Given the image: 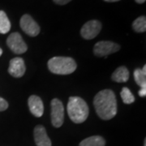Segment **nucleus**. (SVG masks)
Here are the masks:
<instances>
[{
	"label": "nucleus",
	"mask_w": 146,
	"mask_h": 146,
	"mask_svg": "<svg viewBox=\"0 0 146 146\" xmlns=\"http://www.w3.org/2000/svg\"><path fill=\"white\" fill-rule=\"evenodd\" d=\"M95 110L102 119L110 120L117 114V100L115 94L110 89L100 91L94 99Z\"/></svg>",
	"instance_id": "1"
},
{
	"label": "nucleus",
	"mask_w": 146,
	"mask_h": 146,
	"mask_svg": "<svg viewBox=\"0 0 146 146\" xmlns=\"http://www.w3.org/2000/svg\"><path fill=\"white\" fill-rule=\"evenodd\" d=\"M68 114L75 123H82L87 119L89 109L86 102L80 97H71L68 101Z\"/></svg>",
	"instance_id": "2"
},
{
	"label": "nucleus",
	"mask_w": 146,
	"mask_h": 146,
	"mask_svg": "<svg viewBox=\"0 0 146 146\" xmlns=\"http://www.w3.org/2000/svg\"><path fill=\"white\" fill-rule=\"evenodd\" d=\"M77 65L72 58L58 57L51 58L48 61V68L54 74L69 75L76 71Z\"/></svg>",
	"instance_id": "3"
},
{
	"label": "nucleus",
	"mask_w": 146,
	"mask_h": 146,
	"mask_svg": "<svg viewBox=\"0 0 146 146\" xmlns=\"http://www.w3.org/2000/svg\"><path fill=\"white\" fill-rule=\"evenodd\" d=\"M120 50V46L110 41H102L95 44L94 53L97 57H106Z\"/></svg>",
	"instance_id": "4"
},
{
	"label": "nucleus",
	"mask_w": 146,
	"mask_h": 146,
	"mask_svg": "<svg viewBox=\"0 0 146 146\" xmlns=\"http://www.w3.org/2000/svg\"><path fill=\"white\" fill-rule=\"evenodd\" d=\"M7 45L15 54H21L27 51L28 46L19 33H12L7 39Z\"/></svg>",
	"instance_id": "5"
},
{
	"label": "nucleus",
	"mask_w": 146,
	"mask_h": 146,
	"mask_svg": "<svg viewBox=\"0 0 146 146\" xmlns=\"http://www.w3.org/2000/svg\"><path fill=\"white\" fill-rule=\"evenodd\" d=\"M64 121V107L58 98L51 101V123L54 127H60Z\"/></svg>",
	"instance_id": "6"
},
{
	"label": "nucleus",
	"mask_w": 146,
	"mask_h": 146,
	"mask_svg": "<svg viewBox=\"0 0 146 146\" xmlns=\"http://www.w3.org/2000/svg\"><path fill=\"white\" fill-rule=\"evenodd\" d=\"M21 29L30 36H36L40 33V27L30 15L25 14L20 21Z\"/></svg>",
	"instance_id": "7"
},
{
	"label": "nucleus",
	"mask_w": 146,
	"mask_h": 146,
	"mask_svg": "<svg viewBox=\"0 0 146 146\" xmlns=\"http://www.w3.org/2000/svg\"><path fill=\"white\" fill-rule=\"evenodd\" d=\"M102 23L97 20H92L88 21L84 25L81 30L80 34L83 38L86 40H91L99 34L100 31L102 29Z\"/></svg>",
	"instance_id": "8"
},
{
	"label": "nucleus",
	"mask_w": 146,
	"mask_h": 146,
	"mask_svg": "<svg viewBox=\"0 0 146 146\" xmlns=\"http://www.w3.org/2000/svg\"><path fill=\"white\" fill-rule=\"evenodd\" d=\"M26 71L25 61L22 58H14L10 61L8 72L15 78L22 77Z\"/></svg>",
	"instance_id": "9"
},
{
	"label": "nucleus",
	"mask_w": 146,
	"mask_h": 146,
	"mask_svg": "<svg viewBox=\"0 0 146 146\" xmlns=\"http://www.w3.org/2000/svg\"><path fill=\"white\" fill-rule=\"evenodd\" d=\"M28 104L29 107V110L33 115L35 117L40 118L44 113V105L42 99L36 95H32L29 97Z\"/></svg>",
	"instance_id": "10"
},
{
	"label": "nucleus",
	"mask_w": 146,
	"mask_h": 146,
	"mask_svg": "<svg viewBox=\"0 0 146 146\" xmlns=\"http://www.w3.org/2000/svg\"><path fill=\"white\" fill-rule=\"evenodd\" d=\"M34 140L36 146H51V141L47 135L46 128L42 125L34 128Z\"/></svg>",
	"instance_id": "11"
},
{
	"label": "nucleus",
	"mask_w": 146,
	"mask_h": 146,
	"mask_svg": "<svg viewBox=\"0 0 146 146\" xmlns=\"http://www.w3.org/2000/svg\"><path fill=\"white\" fill-rule=\"evenodd\" d=\"M128 79L129 71L124 66H121L117 68L111 76V80L117 83H125L128 80Z\"/></svg>",
	"instance_id": "12"
},
{
	"label": "nucleus",
	"mask_w": 146,
	"mask_h": 146,
	"mask_svg": "<svg viewBox=\"0 0 146 146\" xmlns=\"http://www.w3.org/2000/svg\"><path fill=\"white\" fill-rule=\"evenodd\" d=\"M104 138L100 136H93L84 139L80 143V146H105Z\"/></svg>",
	"instance_id": "13"
},
{
	"label": "nucleus",
	"mask_w": 146,
	"mask_h": 146,
	"mask_svg": "<svg viewBox=\"0 0 146 146\" xmlns=\"http://www.w3.org/2000/svg\"><path fill=\"white\" fill-rule=\"evenodd\" d=\"M11 22L3 11H0V33L5 34L10 31Z\"/></svg>",
	"instance_id": "14"
},
{
	"label": "nucleus",
	"mask_w": 146,
	"mask_h": 146,
	"mask_svg": "<svg viewBox=\"0 0 146 146\" xmlns=\"http://www.w3.org/2000/svg\"><path fill=\"white\" fill-rule=\"evenodd\" d=\"M132 29L136 33H145L146 31V17L140 16L132 23Z\"/></svg>",
	"instance_id": "15"
},
{
	"label": "nucleus",
	"mask_w": 146,
	"mask_h": 146,
	"mask_svg": "<svg viewBox=\"0 0 146 146\" xmlns=\"http://www.w3.org/2000/svg\"><path fill=\"white\" fill-rule=\"evenodd\" d=\"M120 96H121V98L123 100V103H125V104H131L135 102L134 95L131 94L130 89L127 87H124L122 89V91L120 93Z\"/></svg>",
	"instance_id": "16"
},
{
	"label": "nucleus",
	"mask_w": 146,
	"mask_h": 146,
	"mask_svg": "<svg viewBox=\"0 0 146 146\" xmlns=\"http://www.w3.org/2000/svg\"><path fill=\"white\" fill-rule=\"evenodd\" d=\"M134 79L135 81L141 88L146 87V74L142 72L140 68H137L134 71Z\"/></svg>",
	"instance_id": "17"
},
{
	"label": "nucleus",
	"mask_w": 146,
	"mask_h": 146,
	"mask_svg": "<svg viewBox=\"0 0 146 146\" xmlns=\"http://www.w3.org/2000/svg\"><path fill=\"white\" fill-rule=\"evenodd\" d=\"M8 108V103L4 98L0 97V111H4Z\"/></svg>",
	"instance_id": "18"
},
{
	"label": "nucleus",
	"mask_w": 146,
	"mask_h": 146,
	"mask_svg": "<svg viewBox=\"0 0 146 146\" xmlns=\"http://www.w3.org/2000/svg\"><path fill=\"white\" fill-rule=\"evenodd\" d=\"M53 1L58 5H65V4H68V3H70L72 0H53Z\"/></svg>",
	"instance_id": "19"
},
{
	"label": "nucleus",
	"mask_w": 146,
	"mask_h": 146,
	"mask_svg": "<svg viewBox=\"0 0 146 146\" xmlns=\"http://www.w3.org/2000/svg\"><path fill=\"white\" fill-rule=\"evenodd\" d=\"M139 96L140 97H145L146 96V87L141 88V90L139 91Z\"/></svg>",
	"instance_id": "20"
},
{
	"label": "nucleus",
	"mask_w": 146,
	"mask_h": 146,
	"mask_svg": "<svg viewBox=\"0 0 146 146\" xmlns=\"http://www.w3.org/2000/svg\"><path fill=\"white\" fill-rule=\"evenodd\" d=\"M137 3H139V4H142V3H145L146 0H135Z\"/></svg>",
	"instance_id": "21"
},
{
	"label": "nucleus",
	"mask_w": 146,
	"mask_h": 146,
	"mask_svg": "<svg viewBox=\"0 0 146 146\" xmlns=\"http://www.w3.org/2000/svg\"><path fill=\"white\" fill-rule=\"evenodd\" d=\"M104 1L107 3H115V2H119L120 0H104Z\"/></svg>",
	"instance_id": "22"
},
{
	"label": "nucleus",
	"mask_w": 146,
	"mask_h": 146,
	"mask_svg": "<svg viewBox=\"0 0 146 146\" xmlns=\"http://www.w3.org/2000/svg\"><path fill=\"white\" fill-rule=\"evenodd\" d=\"M2 54H3V50H2V49L0 48V57L2 56Z\"/></svg>",
	"instance_id": "23"
},
{
	"label": "nucleus",
	"mask_w": 146,
	"mask_h": 146,
	"mask_svg": "<svg viewBox=\"0 0 146 146\" xmlns=\"http://www.w3.org/2000/svg\"><path fill=\"white\" fill-rule=\"evenodd\" d=\"M144 146H146V140H145V142H144Z\"/></svg>",
	"instance_id": "24"
}]
</instances>
